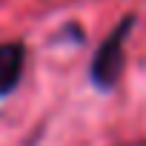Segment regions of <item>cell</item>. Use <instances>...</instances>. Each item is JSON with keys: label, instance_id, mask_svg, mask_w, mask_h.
Instances as JSON below:
<instances>
[{"label": "cell", "instance_id": "obj_1", "mask_svg": "<svg viewBox=\"0 0 146 146\" xmlns=\"http://www.w3.org/2000/svg\"><path fill=\"white\" fill-rule=\"evenodd\" d=\"M132 26H135V15H126L112 29V35L95 49V57L89 63V80H92L95 89L109 92V89L117 86V80L123 75V63H126V57H123V40L129 37Z\"/></svg>", "mask_w": 146, "mask_h": 146}, {"label": "cell", "instance_id": "obj_2", "mask_svg": "<svg viewBox=\"0 0 146 146\" xmlns=\"http://www.w3.org/2000/svg\"><path fill=\"white\" fill-rule=\"evenodd\" d=\"M26 49L23 43H0V98L12 95L23 78Z\"/></svg>", "mask_w": 146, "mask_h": 146}]
</instances>
